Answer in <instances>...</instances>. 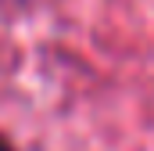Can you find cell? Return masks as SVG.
Here are the masks:
<instances>
[{
  "label": "cell",
  "instance_id": "obj_1",
  "mask_svg": "<svg viewBox=\"0 0 154 151\" xmlns=\"http://www.w3.org/2000/svg\"><path fill=\"white\" fill-rule=\"evenodd\" d=\"M0 151H11V144H7V140H4V137H0Z\"/></svg>",
  "mask_w": 154,
  "mask_h": 151
}]
</instances>
